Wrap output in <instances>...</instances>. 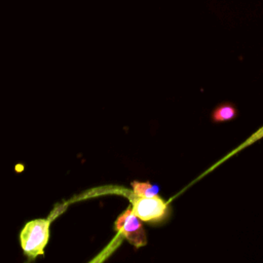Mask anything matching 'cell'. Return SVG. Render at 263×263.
Returning a JSON list of instances; mask_svg holds the SVG:
<instances>
[{
    "label": "cell",
    "instance_id": "1",
    "mask_svg": "<svg viewBox=\"0 0 263 263\" xmlns=\"http://www.w3.org/2000/svg\"><path fill=\"white\" fill-rule=\"evenodd\" d=\"M49 238V221L36 219L28 222L20 233V242L25 255L34 259L44 254Z\"/></svg>",
    "mask_w": 263,
    "mask_h": 263
},
{
    "label": "cell",
    "instance_id": "2",
    "mask_svg": "<svg viewBox=\"0 0 263 263\" xmlns=\"http://www.w3.org/2000/svg\"><path fill=\"white\" fill-rule=\"evenodd\" d=\"M132 197V211L141 221L149 224H160L171 217L172 208L160 196L133 195Z\"/></svg>",
    "mask_w": 263,
    "mask_h": 263
},
{
    "label": "cell",
    "instance_id": "3",
    "mask_svg": "<svg viewBox=\"0 0 263 263\" xmlns=\"http://www.w3.org/2000/svg\"><path fill=\"white\" fill-rule=\"evenodd\" d=\"M115 229L136 248L144 247L147 243V237L141 219L129 208L118 216L115 221Z\"/></svg>",
    "mask_w": 263,
    "mask_h": 263
},
{
    "label": "cell",
    "instance_id": "4",
    "mask_svg": "<svg viewBox=\"0 0 263 263\" xmlns=\"http://www.w3.org/2000/svg\"><path fill=\"white\" fill-rule=\"evenodd\" d=\"M237 116V110L231 103H223L218 105L211 114V119L215 123H222L233 120Z\"/></svg>",
    "mask_w": 263,
    "mask_h": 263
},
{
    "label": "cell",
    "instance_id": "5",
    "mask_svg": "<svg viewBox=\"0 0 263 263\" xmlns=\"http://www.w3.org/2000/svg\"><path fill=\"white\" fill-rule=\"evenodd\" d=\"M133 193L137 196H155L158 195V187L150 184L149 182H138L134 181L132 183Z\"/></svg>",
    "mask_w": 263,
    "mask_h": 263
}]
</instances>
